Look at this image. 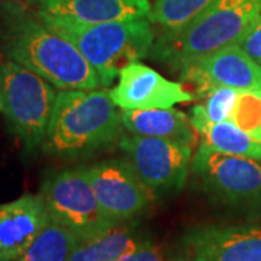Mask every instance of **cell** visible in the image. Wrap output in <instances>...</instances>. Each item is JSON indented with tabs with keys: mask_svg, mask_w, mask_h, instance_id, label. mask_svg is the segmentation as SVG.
<instances>
[{
	"mask_svg": "<svg viewBox=\"0 0 261 261\" xmlns=\"http://www.w3.org/2000/svg\"><path fill=\"white\" fill-rule=\"evenodd\" d=\"M260 18L261 0H215L186 27L155 38L149 58L176 71L193 58L238 44Z\"/></svg>",
	"mask_w": 261,
	"mask_h": 261,
	"instance_id": "cell-4",
	"label": "cell"
},
{
	"mask_svg": "<svg viewBox=\"0 0 261 261\" xmlns=\"http://www.w3.org/2000/svg\"><path fill=\"white\" fill-rule=\"evenodd\" d=\"M84 168L102 211L116 225L134 222L157 197L125 159L103 160Z\"/></svg>",
	"mask_w": 261,
	"mask_h": 261,
	"instance_id": "cell-10",
	"label": "cell"
},
{
	"mask_svg": "<svg viewBox=\"0 0 261 261\" xmlns=\"http://www.w3.org/2000/svg\"><path fill=\"white\" fill-rule=\"evenodd\" d=\"M42 23L73 42L109 87L126 65L149 57L155 32L148 18L80 23L71 19L34 10Z\"/></svg>",
	"mask_w": 261,
	"mask_h": 261,
	"instance_id": "cell-3",
	"label": "cell"
},
{
	"mask_svg": "<svg viewBox=\"0 0 261 261\" xmlns=\"http://www.w3.org/2000/svg\"><path fill=\"white\" fill-rule=\"evenodd\" d=\"M123 159L144 185L159 195L177 193L192 171L193 148L167 140L123 135L119 141Z\"/></svg>",
	"mask_w": 261,
	"mask_h": 261,
	"instance_id": "cell-9",
	"label": "cell"
},
{
	"mask_svg": "<svg viewBox=\"0 0 261 261\" xmlns=\"http://www.w3.org/2000/svg\"><path fill=\"white\" fill-rule=\"evenodd\" d=\"M39 193L45 202L49 219L79 233L83 241L119 226L102 211L84 166L48 174Z\"/></svg>",
	"mask_w": 261,
	"mask_h": 261,
	"instance_id": "cell-6",
	"label": "cell"
},
{
	"mask_svg": "<svg viewBox=\"0 0 261 261\" xmlns=\"http://www.w3.org/2000/svg\"><path fill=\"white\" fill-rule=\"evenodd\" d=\"M166 261H261V225L187 226L164 250Z\"/></svg>",
	"mask_w": 261,
	"mask_h": 261,
	"instance_id": "cell-7",
	"label": "cell"
},
{
	"mask_svg": "<svg viewBox=\"0 0 261 261\" xmlns=\"http://www.w3.org/2000/svg\"><path fill=\"white\" fill-rule=\"evenodd\" d=\"M181 82L195 86L197 96L229 87L240 92H260L261 65L240 44H231L180 65Z\"/></svg>",
	"mask_w": 261,
	"mask_h": 261,
	"instance_id": "cell-11",
	"label": "cell"
},
{
	"mask_svg": "<svg viewBox=\"0 0 261 261\" xmlns=\"http://www.w3.org/2000/svg\"><path fill=\"white\" fill-rule=\"evenodd\" d=\"M215 0H155L151 6L149 22L167 31H177L186 27L202 12H205Z\"/></svg>",
	"mask_w": 261,
	"mask_h": 261,
	"instance_id": "cell-19",
	"label": "cell"
},
{
	"mask_svg": "<svg viewBox=\"0 0 261 261\" xmlns=\"http://www.w3.org/2000/svg\"><path fill=\"white\" fill-rule=\"evenodd\" d=\"M121 111L168 109L193 100V94L177 82H171L141 61L126 65L118 83L109 90Z\"/></svg>",
	"mask_w": 261,
	"mask_h": 261,
	"instance_id": "cell-12",
	"label": "cell"
},
{
	"mask_svg": "<svg viewBox=\"0 0 261 261\" xmlns=\"http://www.w3.org/2000/svg\"><path fill=\"white\" fill-rule=\"evenodd\" d=\"M238 44L261 65V18L254 23V27L244 35Z\"/></svg>",
	"mask_w": 261,
	"mask_h": 261,
	"instance_id": "cell-23",
	"label": "cell"
},
{
	"mask_svg": "<svg viewBox=\"0 0 261 261\" xmlns=\"http://www.w3.org/2000/svg\"><path fill=\"white\" fill-rule=\"evenodd\" d=\"M190 122L200 137V145L216 152L261 161V140L232 122H211L203 105L192 108Z\"/></svg>",
	"mask_w": 261,
	"mask_h": 261,
	"instance_id": "cell-16",
	"label": "cell"
},
{
	"mask_svg": "<svg viewBox=\"0 0 261 261\" xmlns=\"http://www.w3.org/2000/svg\"><path fill=\"white\" fill-rule=\"evenodd\" d=\"M192 173L212 200L244 207L261 202V161L216 152L199 144Z\"/></svg>",
	"mask_w": 261,
	"mask_h": 261,
	"instance_id": "cell-8",
	"label": "cell"
},
{
	"mask_svg": "<svg viewBox=\"0 0 261 261\" xmlns=\"http://www.w3.org/2000/svg\"><path fill=\"white\" fill-rule=\"evenodd\" d=\"M116 261H166V258L155 244L144 238Z\"/></svg>",
	"mask_w": 261,
	"mask_h": 261,
	"instance_id": "cell-22",
	"label": "cell"
},
{
	"mask_svg": "<svg viewBox=\"0 0 261 261\" xmlns=\"http://www.w3.org/2000/svg\"><path fill=\"white\" fill-rule=\"evenodd\" d=\"M0 12V47L8 60L60 90H93L102 86L74 44L48 28L34 12L10 2H5Z\"/></svg>",
	"mask_w": 261,
	"mask_h": 261,
	"instance_id": "cell-1",
	"label": "cell"
},
{
	"mask_svg": "<svg viewBox=\"0 0 261 261\" xmlns=\"http://www.w3.org/2000/svg\"><path fill=\"white\" fill-rule=\"evenodd\" d=\"M57 92L54 86L15 61L0 63L2 112L31 154L44 145Z\"/></svg>",
	"mask_w": 261,
	"mask_h": 261,
	"instance_id": "cell-5",
	"label": "cell"
},
{
	"mask_svg": "<svg viewBox=\"0 0 261 261\" xmlns=\"http://www.w3.org/2000/svg\"><path fill=\"white\" fill-rule=\"evenodd\" d=\"M82 243L79 233L51 221L16 261H67Z\"/></svg>",
	"mask_w": 261,
	"mask_h": 261,
	"instance_id": "cell-18",
	"label": "cell"
},
{
	"mask_svg": "<svg viewBox=\"0 0 261 261\" xmlns=\"http://www.w3.org/2000/svg\"><path fill=\"white\" fill-rule=\"evenodd\" d=\"M119 108L108 90H60L44 151L63 160L89 157L123 137Z\"/></svg>",
	"mask_w": 261,
	"mask_h": 261,
	"instance_id": "cell-2",
	"label": "cell"
},
{
	"mask_svg": "<svg viewBox=\"0 0 261 261\" xmlns=\"http://www.w3.org/2000/svg\"><path fill=\"white\" fill-rule=\"evenodd\" d=\"M123 129L130 135L152 137L195 148L199 135L186 113L168 109L121 111Z\"/></svg>",
	"mask_w": 261,
	"mask_h": 261,
	"instance_id": "cell-15",
	"label": "cell"
},
{
	"mask_svg": "<svg viewBox=\"0 0 261 261\" xmlns=\"http://www.w3.org/2000/svg\"><path fill=\"white\" fill-rule=\"evenodd\" d=\"M38 12H45L80 23L148 18L149 0H31Z\"/></svg>",
	"mask_w": 261,
	"mask_h": 261,
	"instance_id": "cell-14",
	"label": "cell"
},
{
	"mask_svg": "<svg viewBox=\"0 0 261 261\" xmlns=\"http://www.w3.org/2000/svg\"><path fill=\"white\" fill-rule=\"evenodd\" d=\"M240 90L229 89V87H221L215 89L212 92L205 94V109L206 116L211 122H229L232 116L233 109L237 106Z\"/></svg>",
	"mask_w": 261,
	"mask_h": 261,
	"instance_id": "cell-21",
	"label": "cell"
},
{
	"mask_svg": "<svg viewBox=\"0 0 261 261\" xmlns=\"http://www.w3.org/2000/svg\"><path fill=\"white\" fill-rule=\"evenodd\" d=\"M0 111H2V102H0Z\"/></svg>",
	"mask_w": 261,
	"mask_h": 261,
	"instance_id": "cell-24",
	"label": "cell"
},
{
	"mask_svg": "<svg viewBox=\"0 0 261 261\" xmlns=\"http://www.w3.org/2000/svg\"><path fill=\"white\" fill-rule=\"evenodd\" d=\"M141 240L144 238L137 232L134 222L119 225L109 232L80 244L67 261H116Z\"/></svg>",
	"mask_w": 261,
	"mask_h": 261,
	"instance_id": "cell-17",
	"label": "cell"
},
{
	"mask_svg": "<svg viewBox=\"0 0 261 261\" xmlns=\"http://www.w3.org/2000/svg\"><path fill=\"white\" fill-rule=\"evenodd\" d=\"M229 122L261 140V90L241 92Z\"/></svg>",
	"mask_w": 261,
	"mask_h": 261,
	"instance_id": "cell-20",
	"label": "cell"
},
{
	"mask_svg": "<svg viewBox=\"0 0 261 261\" xmlns=\"http://www.w3.org/2000/svg\"><path fill=\"white\" fill-rule=\"evenodd\" d=\"M51 222L41 193L0 205V261H16Z\"/></svg>",
	"mask_w": 261,
	"mask_h": 261,
	"instance_id": "cell-13",
	"label": "cell"
}]
</instances>
